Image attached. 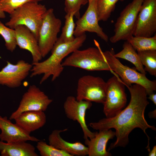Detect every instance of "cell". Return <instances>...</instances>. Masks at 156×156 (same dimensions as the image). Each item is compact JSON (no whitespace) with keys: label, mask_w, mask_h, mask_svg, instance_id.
Returning a JSON list of instances; mask_svg holds the SVG:
<instances>
[{"label":"cell","mask_w":156,"mask_h":156,"mask_svg":"<svg viewBox=\"0 0 156 156\" xmlns=\"http://www.w3.org/2000/svg\"><path fill=\"white\" fill-rule=\"evenodd\" d=\"M126 86L131 95L130 101L127 106L113 117L103 118L89 124L94 130L115 129L116 140L111 144L108 151L117 147H125L129 142V134L136 128L142 129L147 136L148 144L146 148L149 149V138L146 131L148 128L154 131L156 129L154 126L148 124L144 117L145 109L149 104L145 89L136 84Z\"/></svg>","instance_id":"cell-1"},{"label":"cell","mask_w":156,"mask_h":156,"mask_svg":"<svg viewBox=\"0 0 156 156\" xmlns=\"http://www.w3.org/2000/svg\"><path fill=\"white\" fill-rule=\"evenodd\" d=\"M86 39L85 33L75 37L73 41L66 43H55L51 50L50 56L45 60L32 63L31 77L43 74L40 82L41 84L50 76L53 81L60 75L64 67L62 65L63 60L69 54L79 49Z\"/></svg>","instance_id":"cell-2"},{"label":"cell","mask_w":156,"mask_h":156,"mask_svg":"<svg viewBox=\"0 0 156 156\" xmlns=\"http://www.w3.org/2000/svg\"><path fill=\"white\" fill-rule=\"evenodd\" d=\"M94 42L97 48L90 47L75 51L62 62V66L77 67L88 71L107 70L111 72L99 43L95 40Z\"/></svg>","instance_id":"cell-3"},{"label":"cell","mask_w":156,"mask_h":156,"mask_svg":"<svg viewBox=\"0 0 156 156\" xmlns=\"http://www.w3.org/2000/svg\"><path fill=\"white\" fill-rule=\"evenodd\" d=\"M47 10L44 5L38 2L26 3L10 14V20L5 25L13 29L18 25H25L33 33L38 40L39 29Z\"/></svg>","instance_id":"cell-4"},{"label":"cell","mask_w":156,"mask_h":156,"mask_svg":"<svg viewBox=\"0 0 156 156\" xmlns=\"http://www.w3.org/2000/svg\"><path fill=\"white\" fill-rule=\"evenodd\" d=\"M103 53L111 72L114 75L116 74L119 76L125 86H130L133 84L141 85L145 89L148 95L156 90L155 80H151L146 77V74L139 72L122 64L114 56L113 49Z\"/></svg>","instance_id":"cell-5"},{"label":"cell","mask_w":156,"mask_h":156,"mask_svg":"<svg viewBox=\"0 0 156 156\" xmlns=\"http://www.w3.org/2000/svg\"><path fill=\"white\" fill-rule=\"evenodd\" d=\"M144 0H133L121 12L114 25V34L109 38L115 43L127 40L133 36L139 12Z\"/></svg>","instance_id":"cell-6"},{"label":"cell","mask_w":156,"mask_h":156,"mask_svg":"<svg viewBox=\"0 0 156 156\" xmlns=\"http://www.w3.org/2000/svg\"><path fill=\"white\" fill-rule=\"evenodd\" d=\"M62 21L56 17L53 9L50 8L44 13L38 33V43L42 57L51 51L58 38Z\"/></svg>","instance_id":"cell-7"},{"label":"cell","mask_w":156,"mask_h":156,"mask_svg":"<svg viewBox=\"0 0 156 156\" xmlns=\"http://www.w3.org/2000/svg\"><path fill=\"white\" fill-rule=\"evenodd\" d=\"M125 86L118 75H114L106 82L105 99L103 103V112L106 118L114 116L125 106L127 99Z\"/></svg>","instance_id":"cell-8"},{"label":"cell","mask_w":156,"mask_h":156,"mask_svg":"<svg viewBox=\"0 0 156 156\" xmlns=\"http://www.w3.org/2000/svg\"><path fill=\"white\" fill-rule=\"evenodd\" d=\"M106 82L101 77L85 75L78 80L76 99L103 104L105 101Z\"/></svg>","instance_id":"cell-9"},{"label":"cell","mask_w":156,"mask_h":156,"mask_svg":"<svg viewBox=\"0 0 156 156\" xmlns=\"http://www.w3.org/2000/svg\"><path fill=\"white\" fill-rule=\"evenodd\" d=\"M45 93L35 85H30L23 95L17 109L9 119L14 120L23 112L29 111L44 112L52 102Z\"/></svg>","instance_id":"cell-10"},{"label":"cell","mask_w":156,"mask_h":156,"mask_svg":"<svg viewBox=\"0 0 156 156\" xmlns=\"http://www.w3.org/2000/svg\"><path fill=\"white\" fill-rule=\"evenodd\" d=\"M97 0L88 3V7L83 15L78 19L75 23V37L79 36L86 31L95 33L102 39L107 42L109 38L99 25Z\"/></svg>","instance_id":"cell-11"},{"label":"cell","mask_w":156,"mask_h":156,"mask_svg":"<svg viewBox=\"0 0 156 156\" xmlns=\"http://www.w3.org/2000/svg\"><path fill=\"white\" fill-rule=\"evenodd\" d=\"M156 32V0H144L133 36L150 37Z\"/></svg>","instance_id":"cell-12"},{"label":"cell","mask_w":156,"mask_h":156,"mask_svg":"<svg viewBox=\"0 0 156 156\" xmlns=\"http://www.w3.org/2000/svg\"><path fill=\"white\" fill-rule=\"evenodd\" d=\"M92 102L85 100L78 101L73 96H69L66 99L63 105L66 117L79 124L83 133L84 139H91L94 136L93 132L88 128L86 121V111L92 107Z\"/></svg>","instance_id":"cell-13"},{"label":"cell","mask_w":156,"mask_h":156,"mask_svg":"<svg viewBox=\"0 0 156 156\" xmlns=\"http://www.w3.org/2000/svg\"><path fill=\"white\" fill-rule=\"evenodd\" d=\"M32 66L23 60L16 64L7 61L6 65L0 71V85L12 88L19 87L29 75Z\"/></svg>","instance_id":"cell-14"},{"label":"cell","mask_w":156,"mask_h":156,"mask_svg":"<svg viewBox=\"0 0 156 156\" xmlns=\"http://www.w3.org/2000/svg\"><path fill=\"white\" fill-rule=\"evenodd\" d=\"M0 140L6 142L30 141L38 142L40 140L31 136L16 123H13L11 120L5 116H0Z\"/></svg>","instance_id":"cell-15"},{"label":"cell","mask_w":156,"mask_h":156,"mask_svg":"<svg viewBox=\"0 0 156 156\" xmlns=\"http://www.w3.org/2000/svg\"><path fill=\"white\" fill-rule=\"evenodd\" d=\"M14 29L17 45L20 48L31 53L32 63L40 62L42 57L38 40L34 34L27 27L23 25L17 26Z\"/></svg>","instance_id":"cell-16"},{"label":"cell","mask_w":156,"mask_h":156,"mask_svg":"<svg viewBox=\"0 0 156 156\" xmlns=\"http://www.w3.org/2000/svg\"><path fill=\"white\" fill-rule=\"evenodd\" d=\"M67 130L66 129L63 130H53L49 137V144L69 154L72 156L88 155V147L81 143L79 142H69L65 141L61 137V133Z\"/></svg>","instance_id":"cell-17"},{"label":"cell","mask_w":156,"mask_h":156,"mask_svg":"<svg viewBox=\"0 0 156 156\" xmlns=\"http://www.w3.org/2000/svg\"><path fill=\"white\" fill-rule=\"evenodd\" d=\"M115 136V131L111 129L100 130L95 132L94 136L91 139H85V144L88 148L89 156H111L112 154L106 150L109 140Z\"/></svg>","instance_id":"cell-18"},{"label":"cell","mask_w":156,"mask_h":156,"mask_svg":"<svg viewBox=\"0 0 156 156\" xmlns=\"http://www.w3.org/2000/svg\"><path fill=\"white\" fill-rule=\"evenodd\" d=\"M14 120L15 123L30 133L44 125L46 117L44 112L29 111L22 112Z\"/></svg>","instance_id":"cell-19"},{"label":"cell","mask_w":156,"mask_h":156,"mask_svg":"<svg viewBox=\"0 0 156 156\" xmlns=\"http://www.w3.org/2000/svg\"><path fill=\"white\" fill-rule=\"evenodd\" d=\"M1 156H38L34 146L27 141L6 142L0 141Z\"/></svg>","instance_id":"cell-20"},{"label":"cell","mask_w":156,"mask_h":156,"mask_svg":"<svg viewBox=\"0 0 156 156\" xmlns=\"http://www.w3.org/2000/svg\"><path fill=\"white\" fill-rule=\"evenodd\" d=\"M122 47L121 51L114 53V56L117 58H122L129 61L135 66L139 72L146 74L138 53L130 43L126 40L124 42Z\"/></svg>","instance_id":"cell-21"},{"label":"cell","mask_w":156,"mask_h":156,"mask_svg":"<svg viewBox=\"0 0 156 156\" xmlns=\"http://www.w3.org/2000/svg\"><path fill=\"white\" fill-rule=\"evenodd\" d=\"M73 12L67 13L65 16V24L62 28L61 34L58 38L56 43H62L71 42L75 39L74 32L75 23L74 20Z\"/></svg>","instance_id":"cell-22"},{"label":"cell","mask_w":156,"mask_h":156,"mask_svg":"<svg viewBox=\"0 0 156 156\" xmlns=\"http://www.w3.org/2000/svg\"><path fill=\"white\" fill-rule=\"evenodd\" d=\"M127 41L130 43L134 49L137 51L156 50V34L150 37L133 36Z\"/></svg>","instance_id":"cell-23"},{"label":"cell","mask_w":156,"mask_h":156,"mask_svg":"<svg viewBox=\"0 0 156 156\" xmlns=\"http://www.w3.org/2000/svg\"><path fill=\"white\" fill-rule=\"evenodd\" d=\"M142 63L144 66L145 71L156 77V50L138 51Z\"/></svg>","instance_id":"cell-24"},{"label":"cell","mask_w":156,"mask_h":156,"mask_svg":"<svg viewBox=\"0 0 156 156\" xmlns=\"http://www.w3.org/2000/svg\"><path fill=\"white\" fill-rule=\"evenodd\" d=\"M124 0H97V6L99 21H105L110 17L118 1Z\"/></svg>","instance_id":"cell-25"},{"label":"cell","mask_w":156,"mask_h":156,"mask_svg":"<svg viewBox=\"0 0 156 156\" xmlns=\"http://www.w3.org/2000/svg\"><path fill=\"white\" fill-rule=\"evenodd\" d=\"M0 34L5 40L6 49L13 52L17 46L14 29L6 27L0 21Z\"/></svg>","instance_id":"cell-26"},{"label":"cell","mask_w":156,"mask_h":156,"mask_svg":"<svg viewBox=\"0 0 156 156\" xmlns=\"http://www.w3.org/2000/svg\"><path fill=\"white\" fill-rule=\"evenodd\" d=\"M36 147L42 156H72L65 151L47 144L43 141H38Z\"/></svg>","instance_id":"cell-27"},{"label":"cell","mask_w":156,"mask_h":156,"mask_svg":"<svg viewBox=\"0 0 156 156\" xmlns=\"http://www.w3.org/2000/svg\"><path fill=\"white\" fill-rule=\"evenodd\" d=\"M42 0H1L0 5L2 10L10 14L25 4L30 2H38Z\"/></svg>","instance_id":"cell-28"},{"label":"cell","mask_w":156,"mask_h":156,"mask_svg":"<svg viewBox=\"0 0 156 156\" xmlns=\"http://www.w3.org/2000/svg\"><path fill=\"white\" fill-rule=\"evenodd\" d=\"M88 3V0H65L64 10L66 14L73 12L77 19L80 17V10L82 5Z\"/></svg>","instance_id":"cell-29"},{"label":"cell","mask_w":156,"mask_h":156,"mask_svg":"<svg viewBox=\"0 0 156 156\" xmlns=\"http://www.w3.org/2000/svg\"><path fill=\"white\" fill-rule=\"evenodd\" d=\"M149 96L147 97L148 99L151 101L154 104L156 105V94H154V93H152L148 95Z\"/></svg>","instance_id":"cell-30"},{"label":"cell","mask_w":156,"mask_h":156,"mask_svg":"<svg viewBox=\"0 0 156 156\" xmlns=\"http://www.w3.org/2000/svg\"><path fill=\"white\" fill-rule=\"evenodd\" d=\"M156 155V146H154L152 149L149 151V156H155Z\"/></svg>","instance_id":"cell-31"},{"label":"cell","mask_w":156,"mask_h":156,"mask_svg":"<svg viewBox=\"0 0 156 156\" xmlns=\"http://www.w3.org/2000/svg\"><path fill=\"white\" fill-rule=\"evenodd\" d=\"M156 109L154 110V111L150 112L149 113L148 115L150 118H156Z\"/></svg>","instance_id":"cell-32"},{"label":"cell","mask_w":156,"mask_h":156,"mask_svg":"<svg viewBox=\"0 0 156 156\" xmlns=\"http://www.w3.org/2000/svg\"><path fill=\"white\" fill-rule=\"evenodd\" d=\"M5 17V12L2 10L0 5V18H4Z\"/></svg>","instance_id":"cell-33"},{"label":"cell","mask_w":156,"mask_h":156,"mask_svg":"<svg viewBox=\"0 0 156 156\" xmlns=\"http://www.w3.org/2000/svg\"><path fill=\"white\" fill-rule=\"evenodd\" d=\"M92 0H88V3L90 2Z\"/></svg>","instance_id":"cell-34"},{"label":"cell","mask_w":156,"mask_h":156,"mask_svg":"<svg viewBox=\"0 0 156 156\" xmlns=\"http://www.w3.org/2000/svg\"><path fill=\"white\" fill-rule=\"evenodd\" d=\"M1 0H0V1Z\"/></svg>","instance_id":"cell-35"},{"label":"cell","mask_w":156,"mask_h":156,"mask_svg":"<svg viewBox=\"0 0 156 156\" xmlns=\"http://www.w3.org/2000/svg\"></svg>","instance_id":"cell-36"}]
</instances>
